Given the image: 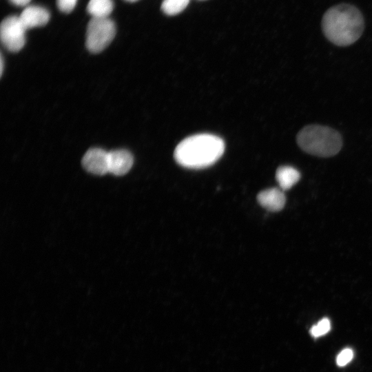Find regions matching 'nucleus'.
Masks as SVG:
<instances>
[{
	"instance_id": "obj_1",
	"label": "nucleus",
	"mask_w": 372,
	"mask_h": 372,
	"mask_svg": "<svg viewBox=\"0 0 372 372\" xmlns=\"http://www.w3.org/2000/svg\"><path fill=\"white\" fill-rule=\"evenodd\" d=\"M322 28L325 37L339 46L349 45L362 35L364 22L360 11L354 6L341 3L324 13Z\"/></svg>"
},
{
	"instance_id": "obj_2",
	"label": "nucleus",
	"mask_w": 372,
	"mask_h": 372,
	"mask_svg": "<svg viewBox=\"0 0 372 372\" xmlns=\"http://www.w3.org/2000/svg\"><path fill=\"white\" fill-rule=\"evenodd\" d=\"M225 151L223 140L214 134H199L183 139L176 146L174 156L178 164L191 169L211 165Z\"/></svg>"
},
{
	"instance_id": "obj_3",
	"label": "nucleus",
	"mask_w": 372,
	"mask_h": 372,
	"mask_svg": "<svg viewBox=\"0 0 372 372\" xmlns=\"http://www.w3.org/2000/svg\"><path fill=\"white\" fill-rule=\"evenodd\" d=\"M297 143L309 154L329 157L340 152L342 141L340 134L335 130L326 126L311 125L298 132Z\"/></svg>"
},
{
	"instance_id": "obj_4",
	"label": "nucleus",
	"mask_w": 372,
	"mask_h": 372,
	"mask_svg": "<svg viewBox=\"0 0 372 372\" xmlns=\"http://www.w3.org/2000/svg\"><path fill=\"white\" fill-rule=\"evenodd\" d=\"M116 27L114 21L107 18H92L86 31L85 44L92 53L103 51L114 38Z\"/></svg>"
},
{
	"instance_id": "obj_5",
	"label": "nucleus",
	"mask_w": 372,
	"mask_h": 372,
	"mask_svg": "<svg viewBox=\"0 0 372 372\" xmlns=\"http://www.w3.org/2000/svg\"><path fill=\"white\" fill-rule=\"evenodd\" d=\"M26 30L19 16H8L1 23V43L8 50L19 52L25 45Z\"/></svg>"
},
{
	"instance_id": "obj_6",
	"label": "nucleus",
	"mask_w": 372,
	"mask_h": 372,
	"mask_svg": "<svg viewBox=\"0 0 372 372\" xmlns=\"http://www.w3.org/2000/svg\"><path fill=\"white\" fill-rule=\"evenodd\" d=\"M82 165L93 174H105L109 172L108 152L100 148L90 149L85 154Z\"/></svg>"
},
{
	"instance_id": "obj_7",
	"label": "nucleus",
	"mask_w": 372,
	"mask_h": 372,
	"mask_svg": "<svg viewBox=\"0 0 372 372\" xmlns=\"http://www.w3.org/2000/svg\"><path fill=\"white\" fill-rule=\"evenodd\" d=\"M48 10L40 6H26L19 16L26 30L45 25L50 19Z\"/></svg>"
},
{
	"instance_id": "obj_8",
	"label": "nucleus",
	"mask_w": 372,
	"mask_h": 372,
	"mask_svg": "<svg viewBox=\"0 0 372 372\" xmlns=\"http://www.w3.org/2000/svg\"><path fill=\"white\" fill-rule=\"evenodd\" d=\"M132 154L125 149H116L108 152L109 172L116 176L127 174L133 165Z\"/></svg>"
},
{
	"instance_id": "obj_9",
	"label": "nucleus",
	"mask_w": 372,
	"mask_h": 372,
	"mask_svg": "<svg viewBox=\"0 0 372 372\" xmlns=\"http://www.w3.org/2000/svg\"><path fill=\"white\" fill-rule=\"evenodd\" d=\"M258 203L270 211H280L286 202L283 190L278 188H269L260 192L257 196Z\"/></svg>"
},
{
	"instance_id": "obj_10",
	"label": "nucleus",
	"mask_w": 372,
	"mask_h": 372,
	"mask_svg": "<svg viewBox=\"0 0 372 372\" xmlns=\"http://www.w3.org/2000/svg\"><path fill=\"white\" fill-rule=\"evenodd\" d=\"M276 178L282 190L291 188L300 178V172L291 166L284 165L278 168Z\"/></svg>"
},
{
	"instance_id": "obj_11",
	"label": "nucleus",
	"mask_w": 372,
	"mask_h": 372,
	"mask_svg": "<svg viewBox=\"0 0 372 372\" xmlns=\"http://www.w3.org/2000/svg\"><path fill=\"white\" fill-rule=\"evenodd\" d=\"M114 8L112 0H90L87 10L92 18H107Z\"/></svg>"
},
{
	"instance_id": "obj_12",
	"label": "nucleus",
	"mask_w": 372,
	"mask_h": 372,
	"mask_svg": "<svg viewBox=\"0 0 372 372\" xmlns=\"http://www.w3.org/2000/svg\"><path fill=\"white\" fill-rule=\"evenodd\" d=\"M190 0H163L161 4L163 12L169 16L180 13L188 6Z\"/></svg>"
},
{
	"instance_id": "obj_13",
	"label": "nucleus",
	"mask_w": 372,
	"mask_h": 372,
	"mask_svg": "<svg viewBox=\"0 0 372 372\" xmlns=\"http://www.w3.org/2000/svg\"><path fill=\"white\" fill-rule=\"evenodd\" d=\"M331 329V322L329 318H324L310 329V334L313 338H318L327 333Z\"/></svg>"
},
{
	"instance_id": "obj_14",
	"label": "nucleus",
	"mask_w": 372,
	"mask_h": 372,
	"mask_svg": "<svg viewBox=\"0 0 372 372\" xmlns=\"http://www.w3.org/2000/svg\"><path fill=\"white\" fill-rule=\"evenodd\" d=\"M353 351L350 348L342 350L336 358V364L339 366H344L353 358Z\"/></svg>"
},
{
	"instance_id": "obj_15",
	"label": "nucleus",
	"mask_w": 372,
	"mask_h": 372,
	"mask_svg": "<svg viewBox=\"0 0 372 372\" xmlns=\"http://www.w3.org/2000/svg\"><path fill=\"white\" fill-rule=\"evenodd\" d=\"M77 0H56L59 9L65 13L72 12L76 5Z\"/></svg>"
},
{
	"instance_id": "obj_16",
	"label": "nucleus",
	"mask_w": 372,
	"mask_h": 372,
	"mask_svg": "<svg viewBox=\"0 0 372 372\" xmlns=\"http://www.w3.org/2000/svg\"><path fill=\"white\" fill-rule=\"evenodd\" d=\"M10 3L17 6H28L31 0H9Z\"/></svg>"
},
{
	"instance_id": "obj_17",
	"label": "nucleus",
	"mask_w": 372,
	"mask_h": 372,
	"mask_svg": "<svg viewBox=\"0 0 372 372\" xmlns=\"http://www.w3.org/2000/svg\"><path fill=\"white\" fill-rule=\"evenodd\" d=\"M3 56H1V74L2 75L3 70Z\"/></svg>"
},
{
	"instance_id": "obj_18",
	"label": "nucleus",
	"mask_w": 372,
	"mask_h": 372,
	"mask_svg": "<svg viewBox=\"0 0 372 372\" xmlns=\"http://www.w3.org/2000/svg\"><path fill=\"white\" fill-rule=\"evenodd\" d=\"M125 1H129V2H135L138 0H125Z\"/></svg>"
},
{
	"instance_id": "obj_19",
	"label": "nucleus",
	"mask_w": 372,
	"mask_h": 372,
	"mask_svg": "<svg viewBox=\"0 0 372 372\" xmlns=\"http://www.w3.org/2000/svg\"><path fill=\"white\" fill-rule=\"evenodd\" d=\"M200 1H203V0H200Z\"/></svg>"
}]
</instances>
